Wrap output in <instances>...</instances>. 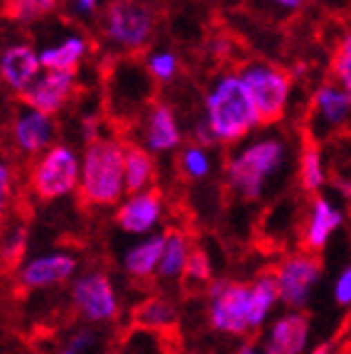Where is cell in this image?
<instances>
[{"label": "cell", "instance_id": "obj_7", "mask_svg": "<svg viewBox=\"0 0 351 354\" xmlns=\"http://www.w3.org/2000/svg\"><path fill=\"white\" fill-rule=\"evenodd\" d=\"M101 22L111 44L126 52H137L153 37L155 12L143 0H111Z\"/></svg>", "mask_w": 351, "mask_h": 354}, {"label": "cell", "instance_id": "obj_23", "mask_svg": "<svg viewBox=\"0 0 351 354\" xmlns=\"http://www.w3.org/2000/svg\"><path fill=\"white\" fill-rule=\"evenodd\" d=\"M86 39L72 35L57 47H47V50L39 52V62H42L44 72H77V66L86 57Z\"/></svg>", "mask_w": 351, "mask_h": 354}, {"label": "cell", "instance_id": "obj_32", "mask_svg": "<svg viewBox=\"0 0 351 354\" xmlns=\"http://www.w3.org/2000/svg\"><path fill=\"white\" fill-rule=\"evenodd\" d=\"M12 205V167L0 158V221Z\"/></svg>", "mask_w": 351, "mask_h": 354}, {"label": "cell", "instance_id": "obj_40", "mask_svg": "<svg viewBox=\"0 0 351 354\" xmlns=\"http://www.w3.org/2000/svg\"><path fill=\"white\" fill-rule=\"evenodd\" d=\"M344 354H346V352H344Z\"/></svg>", "mask_w": 351, "mask_h": 354}, {"label": "cell", "instance_id": "obj_2", "mask_svg": "<svg viewBox=\"0 0 351 354\" xmlns=\"http://www.w3.org/2000/svg\"><path fill=\"white\" fill-rule=\"evenodd\" d=\"M79 194L88 207H113L126 194V145L115 138H96L82 155Z\"/></svg>", "mask_w": 351, "mask_h": 354}, {"label": "cell", "instance_id": "obj_19", "mask_svg": "<svg viewBox=\"0 0 351 354\" xmlns=\"http://www.w3.org/2000/svg\"><path fill=\"white\" fill-rule=\"evenodd\" d=\"M162 249H165V234H153L143 241L133 243L123 256V271L133 281H150L158 276Z\"/></svg>", "mask_w": 351, "mask_h": 354}, {"label": "cell", "instance_id": "obj_33", "mask_svg": "<svg viewBox=\"0 0 351 354\" xmlns=\"http://www.w3.org/2000/svg\"><path fill=\"white\" fill-rule=\"evenodd\" d=\"M334 300L339 308H351V263L341 268L334 281Z\"/></svg>", "mask_w": 351, "mask_h": 354}, {"label": "cell", "instance_id": "obj_38", "mask_svg": "<svg viewBox=\"0 0 351 354\" xmlns=\"http://www.w3.org/2000/svg\"><path fill=\"white\" fill-rule=\"evenodd\" d=\"M59 354H74V352H72V349H66V347H61V352H59Z\"/></svg>", "mask_w": 351, "mask_h": 354}, {"label": "cell", "instance_id": "obj_35", "mask_svg": "<svg viewBox=\"0 0 351 354\" xmlns=\"http://www.w3.org/2000/svg\"><path fill=\"white\" fill-rule=\"evenodd\" d=\"M238 354H265V349L256 342H243L241 347H238Z\"/></svg>", "mask_w": 351, "mask_h": 354}, {"label": "cell", "instance_id": "obj_4", "mask_svg": "<svg viewBox=\"0 0 351 354\" xmlns=\"http://www.w3.org/2000/svg\"><path fill=\"white\" fill-rule=\"evenodd\" d=\"M238 77L246 84L263 126L278 123L285 116L292 94V74L287 69L270 62H248L241 66Z\"/></svg>", "mask_w": 351, "mask_h": 354}, {"label": "cell", "instance_id": "obj_34", "mask_svg": "<svg viewBox=\"0 0 351 354\" xmlns=\"http://www.w3.org/2000/svg\"><path fill=\"white\" fill-rule=\"evenodd\" d=\"M268 3L275 8H280V10H285V12H297L305 3H307V0H268Z\"/></svg>", "mask_w": 351, "mask_h": 354}, {"label": "cell", "instance_id": "obj_15", "mask_svg": "<svg viewBox=\"0 0 351 354\" xmlns=\"http://www.w3.org/2000/svg\"><path fill=\"white\" fill-rule=\"evenodd\" d=\"M310 347V315L292 313L275 317L265 330L263 349L265 354H307Z\"/></svg>", "mask_w": 351, "mask_h": 354}, {"label": "cell", "instance_id": "obj_12", "mask_svg": "<svg viewBox=\"0 0 351 354\" xmlns=\"http://www.w3.org/2000/svg\"><path fill=\"white\" fill-rule=\"evenodd\" d=\"M341 224H344V212L324 194H314L307 207V216L302 221V251H307V254L324 251V246L330 243V239L334 236V232Z\"/></svg>", "mask_w": 351, "mask_h": 354}, {"label": "cell", "instance_id": "obj_30", "mask_svg": "<svg viewBox=\"0 0 351 354\" xmlns=\"http://www.w3.org/2000/svg\"><path fill=\"white\" fill-rule=\"evenodd\" d=\"M180 170L189 180H204L211 172V160H209L207 148L199 145H189L180 153Z\"/></svg>", "mask_w": 351, "mask_h": 354}, {"label": "cell", "instance_id": "obj_3", "mask_svg": "<svg viewBox=\"0 0 351 354\" xmlns=\"http://www.w3.org/2000/svg\"><path fill=\"white\" fill-rule=\"evenodd\" d=\"M287 160V143L278 136L258 138L243 145L226 165V187L231 194L253 202L260 199L265 187L270 185Z\"/></svg>", "mask_w": 351, "mask_h": 354}, {"label": "cell", "instance_id": "obj_21", "mask_svg": "<svg viewBox=\"0 0 351 354\" xmlns=\"http://www.w3.org/2000/svg\"><path fill=\"white\" fill-rule=\"evenodd\" d=\"M280 295H278V283H275L273 271L260 273L256 281H251V298H248V322L251 330L258 332L260 327L268 322L270 313L278 308Z\"/></svg>", "mask_w": 351, "mask_h": 354}, {"label": "cell", "instance_id": "obj_6", "mask_svg": "<svg viewBox=\"0 0 351 354\" xmlns=\"http://www.w3.org/2000/svg\"><path fill=\"white\" fill-rule=\"evenodd\" d=\"M248 298L251 283L216 278L207 286V317L209 327L221 335L243 337L251 332L248 322Z\"/></svg>", "mask_w": 351, "mask_h": 354}, {"label": "cell", "instance_id": "obj_29", "mask_svg": "<svg viewBox=\"0 0 351 354\" xmlns=\"http://www.w3.org/2000/svg\"><path fill=\"white\" fill-rule=\"evenodd\" d=\"M182 281L187 286H209V283L214 281V268H211V259H209L207 251L194 246L192 254H189V261H187Z\"/></svg>", "mask_w": 351, "mask_h": 354}, {"label": "cell", "instance_id": "obj_27", "mask_svg": "<svg viewBox=\"0 0 351 354\" xmlns=\"http://www.w3.org/2000/svg\"><path fill=\"white\" fill-rule=\"evenodd\" d=\"M332 82L339 84L351 96V30L341 35L334 57H332Z\"/></svg>", "mask_w": 351, "mask_h": 354}, {"label": "cell", "instance_id": "obj_31", "mask_svg": "<svg viewBox=\"0 0 351 354\" xmlns=\"http://www.w3.org/2000/svg\"><path fill=\"white\" fill-rule=\"evenodd\" d=\"M177 55L175 52H153L148 57V72L158 82H170L177 74Z\"/></svg>", "mask_w": 351, "mask_h": 354}, {"label": "cell", "instance_id": "obj_20", "mask_svg": "<svg viewBox=\"0 0 351 354\" xmlns=\"http://www.w3.org/2000/svg\"><path fill=\"white\" fill-rule=\"evenodd\" d=\"M194 243L189 234L182 229H167L165 232V249H162V259H160L158 278L160 281H180L184 276L187 261L192 254Z\"/></svg>", "mask_w": 351, "mask_h": 354}, {"label": "cell", "instance_id": "obj_11", "mask_svg": "<svg viewBox=\"0 0 351 354\" xmlns=\"http://www.w3.org/2000/svg\"><path fill=\"white\" fill-rule=\"evenodd\" d=\"M77 266L79 263L72 254H61V251L35 256L25 266H20L17 288L20 290H44V288L61 286V283L72 281Z\"/></svg>", "mask_w": 351, "mask_h": 354}, {"label": "cell", "instance_id": "obj_37", "mask_svg": "<svg viewBox=\"0 0 351 354\" xmlns=\"http://www.w3.org/2000/svg\"><path fill=\"white\" fill-rule=\"evenodd\" d=\"M96 3H99V0H77V10L79 12H93L96 10Z\"/></svg>", "mask_w": 351, "mask_h": 354}, {"label": "cell", "instance_id": "obj_10", "mask_svg": "<svg viewBox=\"0 0 351 354\" xmlns=\"http://www.w3.org/2000/svg\"><path fill=\"white\" fill-rule=\"evenodd\" d=\"M351 123V96L334 82L319 84L310 104V138L319 143L332 133L344 131Z\"/></svg>", "mask_w": 351, "mask_h": 354}, {"label": "cell", "instance_id": "obj_13", "mask_svg": "<svg viewBox=\"0 0 351 354\" xmlns=\"http://www.w3.org/2000/svg\"><path fill=\"white\" fill-rule=\"evenodd\" d=\"M74 86H77V72H44L42 77L35 79L25 94H20V101L44 116H55L72 99Z\"/></svg>", "mask_w": 351, "mask_h": 354}, {"label": "cell", "instance_id": "obj_36", "mask_svg": "<svg viewBox=\"0 0 351 354\" xmlns=\"http://www.w3.org/2000/svg\"><path fill=\"white\" fill-rule=\"evenodd\" d=\"M334 349H336L334 342H322V344H317V347H314L312 352H307V354H336Z\"/></svg>", "mask_w": 351, "mask_h": 354}, {"label": "cell", "instance_id": "obj_26", "mask_svg": "<svg viewBox=\"0 0 351 354\" xmlns=\"http://www.w3.org/2000/svg\"><path fill=\"white\" fill-rule=\"evenodd\" d=\"M28 246V232L25 227H12L6 234H0V266L6 271H20L22 256Z\"/></svg>", "mask_w": 351, "mask_h": 354}, {"label": "cell", "instance_id": "obj_39", "mask_svg": "<svg viewBox=\"0 0 351 354\" xmlns=\"http://www.w3.org/2000/svg\"><path fill=\"white\" fill-rule=\"evenodd\" d=\"M346 354H351V349H349V352H346Z\"/></svg>", "mask_w": 351, "mask_h": 354}, {"label": "cell", "instance_id": "obj_8", "mask_svg": "<svg viewBox=\"0 0 351 354\" xmlns=\"http://www.w3.org/2000/svg\"><path fill=\"white\" fill-rule=\"evenodd\" d=\"M322 273H324V263L319 259V254L300 251V254L285 256L273 268L275 283H278L280 305H285V310H292V313H305Z\"/></svg>", "mask_w": 351, "mask_h": 354}, {"label": "cell", "instance_id": "obj_24", "mask_svg": "<svg viewBox=\"0 0 351 354\" xmlns=\"http://www.w3.org/2000/svg\"><path fill=\"white\" fill-rule=\"evenodd\" d=\"M133 322L143 330L153 332H170L177 325V308L167 298H145L140 305L133 308Z\"/></svg>", "mask_w": 351, "mask_h": 354}, {"label": "cell", "instance_id": "obj_1", "mask_svg": "<svg viewBox=\"0 0 351 354\" xmlns=\"http://www.w3.org/2000/svg\"><path fill=\"white\" fill-rule=\"evenodd\" d=\"M204 111H207L204 121L214 133L216 143H238L248 133L263 126L258 109L253 104L238 72L221 74L216 79L214 86L209 88L207 99H204Z\"/></svg>", "mask_w": 351, "mask_h": 354}, {"label": "cell", "instance_id": "obj_5", "mask_svg": "<svg viewBox=\"0 0 351 354\" xmlns=\"http://www.w3.org/2000/svg\"><path fill=\"white\" fill-rule=\"evenodd\" d=\"M82 160L69 145L55 143L32 162L28 175L30 189L42 202H55L79 187Z\"/></svg>", "mask_w": 351, "mask_h": 354}, {"label": "cell", "instance_id": "obj_22", "mask_svg": "<svg viewBox=\"0 0 351 354\" xmlns=\"http://www.w3.org/2000/svg\"><path fill=\"white\" fill-rule=\"evenodd\" d=\"M158 167L155 158L143 145H126V194H137L153 187Z\"/></svg>", "mask_w": 351, "mask_h": 354}, {"label": "cell", "instance_id": "obj_14", "mask_svg": "<svg viewBox=\"0 0 351 354\" xmlns=\"http://www.w3.org/2000/svg\"><path fill=\"white\" fill-rule=\"evenodd\" d=\"M55 136L57 126L52 116H44V113L32 109L20 111L10 126L12 145L25 158H35V155L39 158L44 150H50L55 145Z\"/></svg>", "mask_w": 351, "mask_h": 354}, {"label": "cell", "instance_id": "obj_17", "mask_svg": "<svg viewBox=\"0 0 351 354\" xmlns=\"http://www.w3.org/2000/svg\"><path fill=\"white\" fill-rule=\"evenodd\" d=\"M39 69H42V62L30 44H12L0 55V79L17 96L32 86Z\"/></svg>", "mask_w": 351, "mask_h": 354}, {"label": "cell", "instance_id": "obj_9", "mask_svg": "<svg viewBox=\"0 0 351 354\" xmlns=\"http://www.w3.org/2000/svg\"><path fill=\"white\" fill-rule=\"evenodd\" d=\"M69 298H72L74 313L93 325L113 322L121 315V303H118L115 288L108 273L104 271H86L74 278L72 288H69Z\"/></svg>", "mask_w": 351, "mask_h": 354}, {"label": "cell", "instance_id": "obj_25", "mask_svg": "<svg viewBox=\"0 0 351 354\" xmlns=\"http://www.w3.org/2000/svg\"><path fill=\"white\" fill-rule=\"evenodd\" d=\"M300 187L305 192L314 194L322 192V187L327 185V167H324V158H322V148L314 138H305L300 148Z\"/></svg>", "mask_w": 351, "mask_h": 354}, {"label": "cell", "instance_id": "obj_16", "mask_svg": "<svg viewBox=\"0 0 351 354\" xmlns=\"http://www.w3.org/2000/svg\"><path fill=\"white\" fill-rule=\"evenodd\" d=\"M165 212V202L160 189L150 187L145 192L131 194L126 202H121L118 212H115V224L126 234H148L162 219Z\"/></svg>", "mask_w": 351, "mask_h": 354}, {"label": "cell", "instance_id": "obj_28", "mask_svg": "<svg viewBox=\"0 0 351 354\" xmlns=\"http://www.w3.org/2000/svg\"><path fill=\"white\" fill-rule=\"evenodd\" d=\"M57 8V0H6V12L10 20L32 22Z\"/></svg>", "mask_w": 351, "mask_h": 354}, {"label": "cell", "instance_id": "obj_18", "mask_svg": "<svg viewBox=\"0 0 351 354\" xmlns=\"http://www.w3.org/2000/svg\"><path fill=\"white\" fill-rule=\"evenodd\" d=\"M145 148L150 153H170L182 143V131L175 111L167 104H153L145 113Z\"/></svg>", "mask_w": 351, "mask_h": 354}]
</instances>
